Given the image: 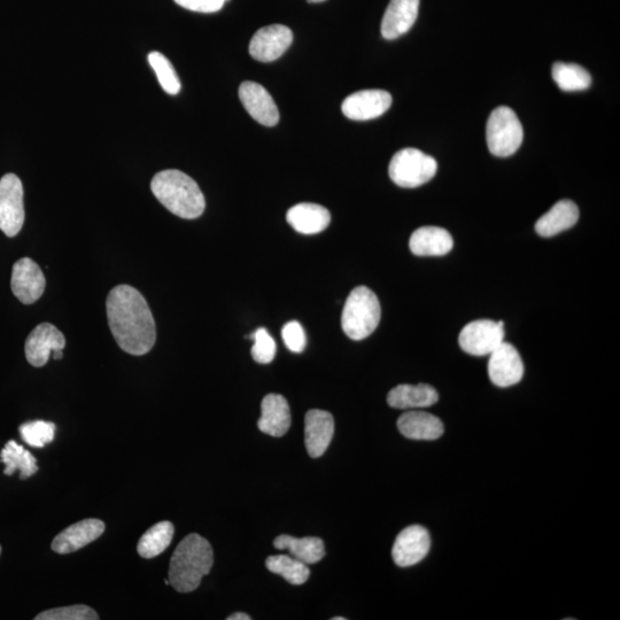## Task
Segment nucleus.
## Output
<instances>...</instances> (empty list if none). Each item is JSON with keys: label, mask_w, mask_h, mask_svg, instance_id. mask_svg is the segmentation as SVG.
Listing matches in <instances>:
<instances>
[{"label": "nucleus", "mask_w": 620, "mask_h": 620, "mask_svg": "<svg viewBox=\"0 0 620 620\" xmlns=\"http://www.w3.org/2000/svg\"><path fill=\"white\" fill-rule=\"evenodd\" d=\"M108 324L121 350L135 356L149 353L157 340V328L149 304L130 285H119L106 300Z\"/></svg>", "instance_id": "nucleus-1"}, {"label": "nucleus", "mask_w": 620, "mask_h": 620, "mask_svg": "<svg viewBox=\"0 0 620 620\" xmlns=\"http://www.w3.org/2000/svg\"><path fill=\"white\" fill-rule=\"evenodd\" d=\"M213 563L211 544L199 534H190L180 542L170 560L169 583L177 592H193L211 572Z\"/></svg>", "instance_id": "nucleus-2"}, {"label": "nucleus", "mask_w": 620, "mask_h": 620, "mask_svg": "<svg viewBox=\"0 0 620 620\" xmlns=\"http://www.w3.org/2000/svg\"><path fill=\"white\" fill-rule=\"evenodd\" d=\"M151 190L170 213L185 220H195L206 207L204 193L195 180L181 170L168 169L153 177Z\"/></svg>", "instance_id": "nucleus-3"}, {"label": "nucleus", "mask_w": 620, "mask_h": 620, "mask_svg": "<svg viewBox=\"0 0 620 620\" xmlns=\"http://www.w3.org/2000/svg\"><path fill=\"white\" fill-rule=\"evenodd\" d=\"M381 316L382 308L376 294L367 286H359L345 302L341 328L348 338L363 340L377 329Z\"/></svg>", "instance_id": "nucleus-4"}, {"label": "nucleus", "mask_w": 620, "mask_h": 620, "mask_svg": "<svg viewBox=\"0 0 620 620\" xmlns=\"http://www.w3.org/2000/svg\"><path fill=\"white\" fill-rule=\"evenodd\" d=\"M524 131L516 113L508 106H500L488 118L486 141L495 157L507 158L521 147Z\"/></svg>", "instance_id": "nucleus-5"}, {"label": "nucleus", "mask_w": 620, "mask_h": 620, "mask_svg": "<svg viewBox=\"0 0 620 620\" xmlns=\"http://www.w3.org/2000/svg\"><path fill=\"white\" fill-rule=\"evenodd\" d=\"M437 161L416 149H405L394 154L389 167L391 180L400 188L414 189L436 176Z\"/></svg>", "instance_id": "nucleus-6"}, {"label": "nucleus", "mask_w": 620, "mask_h": 620, "mask_svg": "<svg viewBox=\"0 0 620 620\" xmlns=\"http://www.w3.org/2000/svg\"><path fill=\"white\" fill-rule=\"evenodd\" d=\"M25 216L20 178L6 174L0 180V230L7 237L17 236L25 223Z\"/></svg>", "instance_id": "nucleus-7"}, {"label": "nucleus", "mask_w": 620, "mask_h": 620, "mask_svg": "<svg viewBox=\"0 0 620 620\" xmlns=\"http://www.w3.org/2000/svg\"><path fill=\"white\" fill-rule=\"evenodd\" d=\"M503 322L477 320L462 329L459 344L465 353L488 356L505 341Z\"/></svg>", "instance_id": "nucleus-8"}, {"label": "nucleus", "mask_w": 620, "mask_h": 620, "mask_svg": "<svg viewBox=\"0 0 620 620\" xmlns=\"http://www.w3.org/2000/svg\"><path fill=\"white\" fill-rule=\"evenodd\" d=\"M430 548L431 538L428 530L421 525L408 526L395 539L392 548L393 561L401 568L413 567L424 560Z\"/></svg>", "instance_id": "nucleus-9"}, {"label": "nucleus", "mask_w": 620, "mask_h": 620, "mask_svg": "<svg viewBox=\"0 0 620 620\" xmlns=\"http://www.w3.org/2000/svg\"><path fill=\"white\" fill-rule=\"evenodd\" d=\"M488 361V376L491 382L498 387H510L522 381L524 363L521 354L516 348L503 341L490 355Z\"/></svg>", "instance_id": "nucleus-10"}, {"label": "nucleus", "mask_w": 620, "mask_h": 620, "mask_svg": "<svg viewBox=\"0 0 620 620\" xmlns=\"http://www.w3.org/2000/svg\"><path fill=\"white\" fill-rule=\"evenodd\" d=\"M46 279L42 269L29 258L14 263L11 288L22 304L31 305L43 296Z\"/></svg>", "instance_id": "nucleus-11"}, {"label": "nucleus", "mask_w": 620, "mask_h": 620, "mask_svg": "<svg viewBox=\"0 0 620 620\" xmlns=\"http://www.w3.org/2000/svg\"><path fill=\"white\" fill-rule=\"evenodd\" d=\"M65 347L64 333L51 323H42L31 331L26 340V358L31 366L41 368L48 363L51 353L64 351Z\"/></svg>", "instance_id": "nucleus-12"}, {"label": "nucleus", "mask_w": 620, "mask_h": 620, "mask_svg": "<svg viewBox=\"0 0 620 620\" xmlns=\"http://www.w3.org/2000/svg\"><path fill=\"white\" fill-rule=\"evenodd\" d=\"M292 42L293 33L289 27L271 25L254 34L248 50L255 60L271 62L281 58Z\"/></svg>", "instance_id": "nucleus-13"}, {"label": "nucleus", "mask_w": 620, "mask_h": 620, "mask_svg": "<svg viewBox=\"0 0 620 620\" xmlns=\"http://www.w3.org/2000/svg\"><path fill=\"white\" fill-rule=\"evenodd\" d=\"M392 105V96L384 90H363L348 96L341 111L354 121H368L382 116Z\"/></svg>", "instance_id": "nucleus-14"}, {"label": "nucleus", "mask_w": 620, "mask_h": 620, "mask_svg": "<svg viewBox=\"0 0 620 620\" xmlns=\"http://www.w3.org/2000/svg\"><path fill=\"white\" fill-rule=\"evenodd\" d=\"M239 99L245 110L262 126L274 127L279 121L278 108L270 93L255 82H244L239 88Z\"/></svg>", "instance_id": "nucleus-15"}, {"label": "nucleus", "mask_w": 620, "mask_h": 620, "mask_svg": "<svg viewBox=\"0 0 620 620\" xmlns=\"http://www.w3.org/2000/svg\"><path fill=\"white\" fill-rule=\"evenodd\" d=\"M105 531V524L100 519H84L60 532L52 542L53 552L69 554L77 552L97 540Z\"/></svg>", "instance_id": "nucleus-16"}, {"label": "nucleus", "mask_w": 620, "mask_h": 620, "mask_svg": "<svg viewBox=\"0 0 620 620\" xmlns=\"http://www.w3.org/2000/svg\"><path fill=\"white\" fill-rule=\"evenodd\" d=\"M335 434V420L325 410H309L305 417V444L310 457H321Z\"/></svg>", "instance_id": "nucleus-17"}, {"label": "nucleus", "mask_w": 620, "mask_h": 620, "mask_svg": "<svg viewBox=\"0 0 620 620\" xmlns=\"http://www.w3.org/2000/svg\"><path fill=\"white\" fill-rule=\"evenodd\" d=\"M420 10V0H391L382 21L385 40H397L414 26Z\"/></svg>", "instance_id": "nucleus-18"}, {"label": "nucleus", "mask_w": 620, "mask_h": 620, "mask_svg": "<svg viewBox=\"0 0 620 620\" xmlns=\"http://www.w3.org/2000/svg\"><path fill=\"white\" fill-rule=\"evenodd\" d=\"M291 422L290 406L283 395H266L261 403L260 431L271 437H283L290 430Z\"/></svg>", "instance_id": "nucleus-19"}, {"label": "nucleus", "mask_w": 620, "mask_h": 620, "mask_svg": "<svg viewBox=\"0 0 620 620\" xmlns=\"http://www.w3.org/2000/svg\"><path fill=\"white\" fill-rule=\"evenodd\" d=\"M453 237L439 227L417 229L409 240L410 251L417 257H443L453 250Z\"/></svg>", "instance_id": "nucleus-20"}, {"label": "nucleus", "mask_w": 620, "mask_h": 620, "mask_svg": "<svg viewBox=\"0 0 620 620\" xmlns=\"http://www.w3.org/2000/svg\"><path fill=\"white\" fill-rule=\"evenodd\" d=\"M286 221L299 234L316 235L329 227L331 215L321 205L302 203L289 209Z\"/></svg>", "instance_id": "nucleus-21"}, {"label": "nucleus", "mask_w": 620, "mask_h": 620, "mask_svg": "<svg viewBox=\"0 0 620 620\" xmlns=\"http://www.w3.org/2000/svg\"><path fill=\"white\" fill-rule=\"evenodd\" d=\"M398 428L402 436L413 440H437L445 431L440 418L421 410H412L400 416Z\"/></svg>", "instance_id": "nucleus-22"}, {"label": "nucleus", "mask_w": 620, "mask_h": 620, "mask_svg": "<svg viewBox=\"0 0 620 620\" xmlns=\"http://www.w3.org/2000/svg\"><path fill=\"white\" fill-rule=\"evenodd\" d=\"M578 220V206L571 200H561L540 217L536 231L541 237H554L575 226Z\"/></svg>", "instance_id": "nucleus-23"}, {"label": "nucleus", "mask_w": 620, "mask_h": 620, "mask_svg": "<svg viewBox=\"0 0 620 620\" xmlns=\"http://www.w3.org/2000/svg\"><path fill=\"white\" fill-rule=\"evenodd\" d=\"M438 400V392L428 384L399 385L387 395V403L395 409L428 408Z\"/></svg>", "instance_id": "nucleus-24"}, {"label": "nucleus", "mask_w": 620, "mask_h": 620, "mask_svg": "<svg viewBox=\"0 0 620 620\" xmlns=\"http://www.w3.org/2000/svg\"><path fill=\"white\" fill-rule=\"evenodd\" d=\"M274 546L279 550H289L292 557L307 565L320 562L325 556V547L320 538L307 537L299 539L290 536H279L275 539Z\"/></svg>", "instance_id": "nucleus-25"}, {"label": "nucleus", "mask_w": 620, "mask_h": 620, "mask_svg": "<svg viewBox=\"0 0 620 620\" xmlns=\"http://www.w3.org/2000/svg\"><path fill=\"white\" fill-rule=\"evenodd\" d=\"M0 462L5 464L4 474L6 476H12L15 471H20V478L27 479L38 471L34 455L14 440L9 441L3 448L0 453Z\"/></svg>", "instance_id": "nucleus-26"}, {"label": "nucleus", "mask_w": 620, "mask_h": 620, "mask_svg": "<svg viewBox=\"0 0 620 620\" xmlns=\"http://www.w3.org/2000/svg\"><path fill=\"white\" fill-rule=\"evenodd\" d=\"M174 525L170 522H160L147 530L138 542V554L146 560L164 553L172 544L174 538Z\"/></svg>", "instance_id": "nucleus-27"}, {"label": "nucleus", "mask_w": 620, "mask_h": 620, "mask_svg": "<svg viewBox=\"0 0 620 620\" xmlns=\"http://www.w3.org/2000/svg\"><path fill=\"white\" fill-rule=\"evenodd\" d=\"M555 83L562 91H583L591 87L592 77L584 67L556 62L552 69Z\"/></svg>", "instance_id": "nucleus-28"}, {"label": "nucleus", "mask_w": 620, "mask_h": 620, "mask_svg": "<svg viewBox=\"0 0 620 620\" xmlns=\"http://www.w3.org/2000/svg\"><path fill=\"white\" fill-rule=\"evenodd\" d=\"M266 567L294 586L305 584L310 576L308 565L291 556H270L267 558Z\"/></svg>", "instance_id": "nucleus-29"}, {"label": "nucleus", "mask_w": 620, "mask_h": 620, "mask_svg": "<svg viewBox=\"0 0 620 620\" xmlns=\"http://www.w3.org/2000/svg\"><path fill=\"white\" fill-rule=\"evenodd\" d=\"M150 65L158 77L161 88L168 95L175 96L181 91V82L175 72L172 62H170L164 54L160 52H151L149 54Z\"/></svg>", "instance_id": "nucleus-30"}, {"label": "nucleus", "mask_w": 620, "mask_h": 620, "mask_svg": "<svg viewBox=\"0 0 620 620\" xmlns=\"http://www.w3.org/2000/svg\"><path fill=\"white\" fill-rule=\"evenodd\" d=\"M20 434L29 446L43 448L52 443L54 434H56V425L44 421L28 422L20 426Z\"/></svg>", "instance_id": "nucleus-31"}, {"label": "nucleus", "mask_w": 620, "mask_h": 620, "mask_svg": "<svg viewBox=\"0 0 620 620\" xmlns=\"http://www.w3.org/2000/svg\"><path fill=\"white\" fill-rule=\"evenodd\" d=\"M254 341L252 356L255 362L268 364L273 362L276 355V343L266 328H259L250 335Z\"/></svg>", "instance_id": "nucleus-32"}, {"label": "nucleus", "mask_w": 620, "mask_h": 620, "mask_svg": "<svg viewBox=\"0 0 620 620\" xmlns=\"http://www.w3.org/2000/svg\"><path fill=\"white\" fill-rule=\"evenodd\" d=\"M36 620H98L97 612L83 604L46 610L35 617Z\"/></svg>", "instance_id": "nucleus-33"}, {"label": "nucleus", "mask_w": 620, "mask_h": 620, "mask_svg": "<svg viewBox=\"0 0 620 620\" xmlns=\"http://www.w3.org/2000/svg\"><path fill=\"white\" fill-rule=\"evenodd\" d=\"M282 337L286 347L293 353H302L307 345V337L304 328L297 321H291L284 325Z\"/></svg>", "instance_id": "nucleus-34"}, {"label": "nucleus", "mask_w": 620, "mask_h": 620, "mask_svg": "<svg viewBox=\"0 0 620 620\" xmlns=\"http://www.w3.org/2000/svg\"><path fill=\"white\" fill-rule=\"evenodd\" d=\"M185 10L199 13H215L219 12L226 0H174Z\"/></svg>", "instance_id": "nucleus-35"}, {"label": "nucleus", "mask_w": 620, "mask_h": 620, "mask_svg": "<svg viewBox=\"0 0 620 620\" xmlns=\"http://www.w3.org/2000/svg\"><path fill=\"white\" fill-rule=\"evenodd\" d=\"M228 620H251V617L244 614V612H237V614L231 615Z\"/></svg>", "instance_id": "nucleus-36"}, {"label": "nucleus", "mask_w": 620, "mask_h": 620, "mask_svg": "<svg viewBox=\"0 0 620 620\" xmlns=\"http://www.w3.org/2000/svg\"><path fill=\"white\" fill-rule=\"evenodd\" d=\"M53 359L54 360H61L62 359V351H56L53 352Z\"/></svg>", "instance_id": "nucleus-37"}, {"label": "nucleus", "mask_w": 620, "mask_h": 620, "mask_svg": "<svg viewBox=\"0 0 620 620\" xmlns=\"http://www.w3.org/2000/svg\"><path fill=\"white\" fill-rule=\"evenodd\" d=\"M309 3H322L325 2V0H308Z\"/></svg>", "instance_id": "nucleus-38"}, {"label": "nucleus", "mask_w": 620, "mask_h": 620, "mask_svg": "<svg viewBox=\"0 0 620 620\" xmlns=\"http://www.w3.org/2000/svg\"><path fill=\"white\" fill-rule=\"evenodd\" d=\"M332 620H346V618H343V617H335V618H332Z\"/></svg>", "instance_id": "nucleus-39"}, {"label": "nucleus", "mask_w": 620, "mask_h": 620, "mask_svg": "<svg viewBox=\"0 0 620 620\" xmlns=\"http://www.w3.org/2000/svg\"><path fill=\"white\" fill-rule=\"evenodd\" d=\"M0 554H2V547H0Z\"/></svg>", "instance_id": "nucleus-40"}, {"label": "nucleus", "mask_w": 620, "mask_h": 620, "mask_svg": "<svg viewBox=\"0 0 620 620\" xmlns=\"http://www.w3.org/2000/svg\"><path fill=\"white\" fill-rule=\"evenodd\" d=\"M227 2H230V0H226V3H227Z\"/></svg>", "instance_id": "nucleus-41"}]
</instances>
